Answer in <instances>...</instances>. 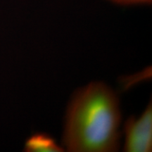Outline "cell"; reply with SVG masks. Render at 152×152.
<instances>
[{
    "label": "cell",
    "instance_id": "277c9868",
    "mask_svg": "<svg viewBox=\"0 0 152 152\" xmlns=\"http://www.w3.org/2000/svg\"><path fill=\"white\" fill-rule=\"evenodd\" d=\"M111 2L120 5H132V4H150L152 0H109Z\"/></svg>",
    "mask_w": 152,
    "mask_h": 152
},
{
    "label": "cell",
    "instance_id": "3957f363",
    "mask_svg": "<svg viewBox=\"0 0 152 152\" xmlns=\"http://www.w3.org/2000/svg\"><path fill=\"white\" fill-rule=\"evenodd\" d=\"M25 151L28 152H61L64 148L58 144L52 137L45 132L35 133L26 142Z\"/></svg>",
    "mask_w": 152,
    "mask_h": 152
},
{
    "label": "cell",
    "instance_id": "6da1fadb",
    "mask_svg": "<svg viewBox=\"0 0 152 152\" xmlns=\"http://www.w3.org/2000/svg\"><path fill=\"white\" fill-rule=\"evenodd\" d=\"M121 113L116 93L100 82L76 92L66 114L63 144L73 152H112L120 148Z\"/></svg>",
    "mask_w": 152,
    "mask_h": 152
},
{
    "label": "cell",
    "instance_id": "7a4b0ae2",
    "mask_svg": "<svg viewBox=\"0 0 152 152\" xmlns=\"http://www.w3.org/2000/svg\"><path fill=\"white\" fill-rule=\"evenodd\" d=\"M124 149L127 152H149L152 149V105L139 117L129 118L123 127Z\"/></svg>",
    "mask_w": 152,
    "mask_h": 152
}]
</instances>
